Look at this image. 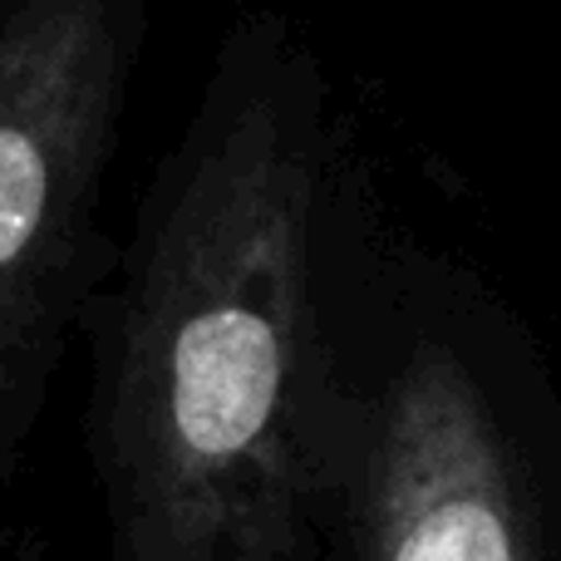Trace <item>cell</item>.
I'll return each mask as SVG.
<instances>
[{"label": "cell", "instance_id": "cell-4", "mask_svg": "<svg viewBox=\"0 0 561 561\" xmlns=\"http://www.w3.org/2000/svg\"><path fill=\"white\" fill-rule=\"evenodd\" d=\"M0 561H20V552H15V537H10V527H0Z\"/></svg>", "mask_w": 561, "mask_h": 561}, {"label": "cell", "instance_id": "cell-3", "mask_svg": "<svg viewBox=\"0 0 561 561\" xmlns=\"http://www.w3.org/2000/svg\"><path fill=\"white\" fill-rule=\"evenodd\" d=\"M369 454L359 561H537L513 448L454 355L409 359Z\"/></svg>", "mask_w": 561, "mask_h": 561}, {"label": "cell", "instance_id": "cell-2", "mask_svg": "<svg viewBox=\"0 0 561 561\" xmlns=\"http://www.w3.org/2000/svg\"><path fill=\"white\" fill-rule=\"evenodd\" d=\"M128 75V0H20L0 25V454L84 296Z\"/></svg>", "mask_w": 561, "mask_h": 561}, {"label": "cell", "instance_id": "cell-1", "mask_svg": "<svg viewBox=\"0 0 561 561\" xmlns=\"http://www.w3.org/2000/svg\"><path fill=\"white\" fill-rule=\"evenodd\" d=\"M320 163L300 104H207L138 213L99 330L104 561H306L325 454Z\"/></svg>", "mask_w": 561, "mask_h": 561}]
</instances>
